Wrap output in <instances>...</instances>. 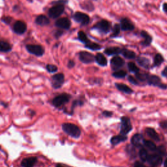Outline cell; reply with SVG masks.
<instances>
[{
    "label": "cell",
    "instance_id": "cell-19",
    "mask_svg": "<svg viewBox=\"0 0 167 167\" xmlns=\"http://www.w3.org/2000/svg\"><path fill=\"white\" fill-rule=\"evenodd\" d=\"M37 158L36 157H29L24 158L22 161V167H34L37 163Z\"/></svg>",
    "mask_w": 167,
    "mask_h": 167
},
{
    "label": "cell",
    "instance_id": "cell-40",
    "mask_svg": "<svg viewBox=\"0 0 167 167\" xmlns=\"http://www.w3.org/2000/svg\"><path fill=\"white\" fill-rule=\"evenodd\" d=\"M155 151L157 152V154L159 155H160V156H163V155H165L166 154V149L164 146H161L158 148H156V149H155Z\"/></svg>",
    "mask_w": 167,
    "mask_h": 167
},
{
    "label": "cell",
    "instance_id": "cell-33",
    "mask_svg": "<svg viewBox=\"0 0 167 167\" xmlns=\"http://www.w3.org/2000/svg\"><path fill=\"white\" fill-rule=\"evenodd\" d=\"M112 76L116 78H123L127 76V73L123 70H118L113 73Z\"/></svg>",
    "mask_w": 167,
    "mask_h": 167
},
{
    "label": "cell",
    "instance_id": "cell-44",
    "mask_svg": "<svg viewBox=\"0 0 167 167\" xmlns=\"http://www.w3.org/2000/svg\"><path fill=\"white\" fill-rule=\"evenodd\" d=\"M68 3L67 0H57V1H54L52 4L53 5H57V4H63V5H65L66 3Z\"/></svg>",
    "mask_w": 167,
    "mask_h": 167
},
{
    "label": "cell",
    "instance_id": "cell-51",
    "mask_svg": "<svg viewBox=\"0 0 167 167\" xmlns=\"http://www.w3.org/2000/svg\"><path fill=\"white\" fill-rule=\"evenodd\" d=\"M163 10L164 12L167 14V3H164L163 5Z\"/></svg>",
    "mask_w": 167,
    "mask_h": 167
},
{
    "label": "cell",
    "instance_id": "cell-49",
    "mask_svg": "<svg viewBox=\"0 0 167 167\" xmlns=\"http://www.w3.org/2000/svg\"><path fill=\"white\" fill-rule=\"evenodd\" d=\"M103 116H105L106 117H111L112 116L113 113L112 112H109V111H104L102 112Z\"/></svg>",
    "mask_w": 167,
    "mask_h": 167
},
{
    "label": "cell",
    "instance_id": "cell-14",
    "mask_svg": "<svg viewBox=\"0 0 167 167\" xmlns=\"http://www.w3.org/2000/svg\"><path fill=\"white\" fill-rule=\"evenodd\" d=\"M125 64V61L122 58V57L116 56L113 57L111 60V65L114 71H118L119 69L122 68Z\"/></svg>",
    "mask_w": 167,
    "mask_h": 167
},
{
    "label": "cell",
    "instance_id": "cell-23",
    "mask_svg": "<svg viewBox=\"0 0 167 167\" xmlns=\"http://www.w3.org/2000/svg\"><path fill=\"white\" fill-rule=\"evenodd\" d=\"M136 62L140 66L146 69H148L149 68V66H150V61H149V59L146 58L145 57L140 56L139 57H137Z\"/></svg>",
    "mask_w": 167,
    "mask_h": 167
},
{
    "label": "cell",
    "instance_id": "cell-13",
    "mask_svg": "<svg viewBox=\"0 0 167 167\" xmlns=\"http://www.w3.org/2000/svg\"><path fill=\"white\" fill-rule=\"evenodd\" d=\"M147 81L149 85L158 86L159 88L163 90L167 88V85L161 83V78L156 75H149Z\"/></svg>",
    "mask_w": 167,
    "mask_h": 167
},
{
    "label": "cell",
    "instance_id": "cell-35",
    "mask_svg": "<svg viewBox=\"0 0 167 167\" xmlns=\"http://www.w3.org/2000/svg\"><path fill=\"white\" fill-rule=\"evenodd\" d=\"M139 157L140 158V159L142 161H146L148 157V153L146 149H141L140 152H139Z\"/></svg>",
    "mask_w": 167,
    "mask_h": 167
},
{
    "label": "cell",
    "instance_id": "cell-50",
    "mask_svg": "<svg viewBox=\"0 0 167 167\" xmlns=\"http://www.w3.org/2000/svg\"><path fill=\"white\" fill-rule=\"evenodd\" d=\"M161 74H162L163 77L167 78V66H166L165 67V69L163 70L162 73H161Z\"/></svg>",
    "mask_w": 167,
    "mask_h": 167
},
{
    "label": "cell",
    "instance_id": "cell-32",
    "mask_svg": "<svg viewBox=\"0 0 167 167\" xmlns=\"http://www.w3.org/2000/svg\"><path fill=\"white\" fill-rule=\"evenodd\" d=\"M127 67H128V69L129 70L130 72L133 73L135 74H136L137 73H139V71H140L139 68L138 67L136 66V65L135 64V63H133V62H129V63H128Z\"/></svg>",
    "mask_w": 167,
    "mask_h": 167
},
{
    "label": "cell",
    "instance_id": "cell-11",
    "mask_svg": "<svg viewBox=\"0 0 167 167\" xmlns=\"http://www.w3.org/2000/svg\"><path fill=\"white\" fill-rule=\"evenodd\" d=\"M55 26L63 30H68L71 28V22L69 19L63 17L58 19L55 22Z\"/></svg>",
    "mask_w": 167,
    "mask_h": 167
},
{
    "label": "cell",
    "instance_id": "cell-38",
    "mask_svg": "<svg viewBox=\"0 0 167 167\" xmlns=\"http://www.w3.org/2000/svg\"><path fill=\"white\" fill-rule=\"evenodd\" d=\"M0 20H1V21L2 22H3L4 24H7V25H10V23L12 22V21L13 20V19L12 18V17L9 16H4L2 17Z\"/></svg>",
    "mask_w": 167,
    "mask_h": 167
},
{
    "label": "cell",
    "instance_id": "cell-39",
    "mask_svg": "<svg viewBox=\"0 0 167 167\" xmlns=\"http://www.w3.org/2000/svg\"><path fill=\"white\" fill-rule=\"evenodd\" d=\"M127 152V153L130 155H131L132 157H135V149L133 147V146L131 145H129L127 146V149H126Z\"/></svg>",
    "mask_w": 167,
    "mask_h": 167
},
{
    "label": "cell",
    "instance_id": "cell-34",
    "mask_svg": "<svg viewBox=\"0 0 167 167\" xmlns=\"http://www.w3.org/2000/svg\"><path fill=\"white\" fill-rule=\"evenodd\" d=\"M136 78L140 80V82H145L147 81L148 78L149 77V74L147 73H140L139 72L135 74Z\"/></svg>",
    "mask_w": 167,
    "mask_h": 167
},
{
    "label": "cell",
    "instance_id": "cell-47",
    "mask_svg": "<svg viewBox=\"0 0 167 167\" xmlns=\"http://www.w3.org/2000/svg\"><path fill=\"white\" fill-rule=\"evenodd\" d=\"M74 66H75V63H74V61L73 60H69L68 61V63H67V67L69 69H72L73 68Z\"/></svg>",
    "mask_w": 167,
    "mask_h": 167
},
{
    "label": "cell",
    "instance_id": "cell-8",
    "mask_svg": "<svg viewBox=\"0 0 167 167\" xmlns=\"http://www.w3.org/2000/svg\"><path fill=\"white\" fill-rule=\"evenodd\" d=\"M12 30L15 33L16 35H22L24 34L27 30V24L22 20H17L16 21L13 26Z\"/></svg>",
    "mask_w": 167,
    "mask_h": 167
},
{
    "label": "cell",
    "instance_id": "cell-25",
    "mask_svg": "<svg viewBox=\"0 0 167 167\" xmlns=\"http://www.w3.org/2000/svg\"><path fill=\"white\" fill-rule=\"evenodd\" d=\"M115 86H116V88H117L118 90H119L123 92V93H125V94H131L133 93V91L132 90V89L130 88L129 86H127L126 84L116 83V84H115Z\"/></svg>",
    "mask_w": 167,
    "mask_h": 167
},
{
    "label": "cell",
    "instance_id": "cell-21",
    "mask_svg": "<svg viewBox=\"0 0 167 167\" xmlns=\"http://www.w3.org/2000/svg\"><path fill=\"white\" fill-rule=\"evenodd\" d=\"M13 46L5 41H0V52L8 53L12 50Z\"/></svg>",
    "mask_w": 167,
    "mask_h": 167
},
{
    "label": "cell",
    "instance_id": "cell-15",
    "mask_svg": "<svg viewBox=\"0 0 167 167\" xmlns=\"http://www.w3.org/2000/svg\"><path fill=\"white\" fill-rule=\"evenodd\" d=\"M132 145L136 148H140L144 145L145 139L144 136L140 134H135L132 136L131 139Z\"/></svg>",
    "mask_w": 167,
    "mask_h": 167
},
{
    "label": "cell",
    "instance_id": "cell-54",
    "mask_svg": "<svg viewBox=\"0 0 167 167\" xmlns=\"http://www.w3.org/2000/svg\"><path fill=\"white\" fill-rule=\"evenodd\" d=\"M3 1H4V0H3Z\"/></svg>",
    "mask_w": 167,
    "mask_h": 167
},
{
    "label": "cell",
    "instance_id": "cell-4",
    "mask_svg": "<svg viewBox=\"0 0 167 167\" xmlns=\"http://www.w3.org/2000/svg\"><path fill=\"white\" fill-rule=\"evenodd\" d=\"M26 49L28 53L37 57H42L45 53V49L40 44H29L26 45Z\"/></svg>",
    "mask_w": 167,
    "mask_h": 167
},
{
    "label": "cell",
    "instance_id": "cell-24",
    "mask_svg": "<svg viewBox=\"0 0 167 167\" xmlns=\"http://www.w3.org/2000/svg\"><path fill=\"white\" fill-rule=\"evenodd\" d=\"M127 139V137L126 136V135H120L118 136H114L111 138V143L112 145L116 146L117 144H119L121 142L126 141Z\"/></svg>",
    "mask_w": 167,
    "mask_h": 167
},
{
    "label": "cell",
    "instance_id": "cell-30",
    "mask_svg": "<svg viewBox=\"0 0 167 167\" xmlns=\"http://www.w3.org/2000/svg\"><path fill=\"white\" fill-rule=\"evenodd\" d=\"M85 48L93 51H97L101 50L102 48V47L99 44L90 41V43L85 44Z\"/></svg>",
    "mask_w": 167,
    "mask_h": 167
},
{
    "label": "cell",
    "instance_id": "cell-7",
    "mask_svg": "<svg viewBox=\"0 0 167 167\" xmlns=\"http://www.w3.org/2000/svg\"><path fill=\"white\" fill-rule=\"evenodd\" d=\"M132 129L131 120L127 117H122L121 118V129L120 134L122 135H127Z\"/></svg>",
    "mask_w": 167,
    "mask_h": 167
},
{
    "label": "cell",
    "instance_id": "cell-16",
    "mask_svg": "<svg viewBox=\"0 0 167 167\" xmlns=\"http://www.w3.org/2000/svg\"><path fill=\"white\" fill-rule=\"evenodd\" d=\"M140 36L144 39L141 42V45L143 47H148L150 45L153 41V37L150 34L148 33L146 31L142 30L140 32Z\"/></svg>",
    "mask_w": 167,
    "mask_h": 167
},
{
    "label": "cell",
    "instance_id": "cell-17",
    "mask_svg": "<svg viewBox=\"0 0 167 167\" xmlns=\"http://www.w3.org/2000/svg\"><path fill=\"white\" fill-rule=\"evenodd\" d=\"M146 161L153 166H157L162 163V157L158 154L149 155H148Z\"/></svg>",
    "mask_w": 167,
    "mask_h": 167
},
{
    "label": "cell",
    "instance_id": "cell-41",
    "mask_svg": "<svg viewBox=\"0 0 167 167\" xmlns=\"http://www.w3.org/2000/svg\"><path fill=\"white\" fill-rule=\"evenodd\" d=\"M84 5L85 7H84L83 9L88 10V11H93L95 9L93 4L90 3V2H85V4Z\"/></svg>",
    "mask_w": 167,
    "mask_h": 167
},
{
    "label": "cell",
    "instance_id": "cell-10",
    "mask_svg": "<svg viewBox=\"0 0 167 167\" xmlns=\"http://www.w3.org/2000/svg\"><path fill=\"white\" fill-rule=\"evenodd\" d=\"M80 61L85 64H90L95 61V56L87 51H81L78 53Z\"/></svg>",
    "mask_w": 167,
    "mask_h": 167
},
{
    "label": "cell",
    "instance_id": "cell-20",
    "mask_svg": "<svg viewBox=\"0 0 167 167\" xmlns=\"http://www.w3.org/2000/svg\"><path fill=\"white\" fill-rule=\"evenodd\" d=\"M123 48H121L118 47H108L106 48L105 51L104 53L106 54L107 56H118L120 54H122Z\"/></svg>",
    "mask_w": 167,
    "mask_h": 167
},
{
    "label": "cell",
    "instance_id": "cell-31",
    "mask_svg": "<svg viewBox=\"0 0 167 167\" xmlns=\"http://www.w3.org/2000/svg\"><path fill=\"white\" fill-rule=\"evenodd\" d=\"M120 31H121L120 25L118 24H114V26L112 28V34L111 35V38L117 37L120 34Z\"/></svg>",
    "mask_w": 167,
    "mask_h": 167
},
{
    "label": "cell",
    "instance_id": "cell-22",
    "mask_svg": "<svg viewBox=\"0 0 167 167\" xmlns=\"http://www.w3.org/2000/svg\"><path fill=\"white\" fill-rule=\"evenodd\" d=\"M95 61L97 62L98 65L102 67H105L107 65V60L105 56L101 53H98L95 56Z\"/></svg>",
    "mask_w": 167,
    "mask_h": 167
},
{
    "label": "cell",
    "instance_id": "cell-29",
    "mask_svg": "<svg viewBox=\"0 0 167 167\" xmlns=\"http://www.w3.org/2000/svg\"><path fill=\"white\" fill-rule=\"evenodd\" d=\"M165 60L163 56L161 54H157L155 56L153 59V67H158L160 66L164 62Z\"/></svg>",
    "mask_w": 167,
    "mask_h": 167
},
{
    "label": "cell",
    "instance_id": "cell-2",
    "mask_svg": "<svg viewBox=\"0 0 167 167\" xmlns=\"http://www.w3.org/2000/svg\"><path fill=\"white\" fill-rule=\"evenodd\" d=\"M92 30H95L101 34H107L112 30L111 22L106 20H101L97 22L92 27Z\"/></svg>",
    "mask_w": 167,
    "mask_h": 167
},
{
    "label": "cell",
    "instance_id": "cell-27",
    "mask_svg": "<svg viewBox=\"0 0 167 167\" xmlns=\"http://www.w3.org/2000/svg\"><path fill=\"white\" fill-rule=\"evenodd\" d=\"M124 57H125L126 59H129V60H133L135 59L136 55L135 52L126 49V48H123L122 54Z\"/></svg>",
    "mask_w": 167,
    "mask_h": 167
},
{
    "label": "cell",
    "instance_id": "cell-36",
    "mask_svg": "<svg viewBox=\"0 0 167 167\" xmlns=\"http://www.w3.org/2000/svg\"><path fill=\"white\" fill-rule=\"evenodd\" d=\"M144 146L151 151H155V149L157 148L155 144L150 140H145Z\"/></svg>",
    "mask_w": 167,
    "mask_h": 167
},
{
    "label": "cell",
    "instance_id": "cell-12",
    "mask_svg": "<svg viewBox=\"0 0 167 167\" xmlns=\"http://www.w3.org/2000/svg\"><path fill=\"white\" fill-rule=\"evenodd\" d=\"M120 27L121 30L123 31H133L135 28V24L128 18H122L120 20Z\"/></svg>",
    "mask_w": 167,
    "mask_h": 167
},
{
    "label": "cell",
    "instance_id": "cell-1",
    "mask_svg": "<svg viewBox=\"0 0 167 167\" xmlns=\"http://www.w3.org/2000/svg\"><path fill=\"white\" fill-rule=\"evenodd\" d=\"M62 129L67 135L74 139H78L81 135V131L78 126L71 123H64L62 125Z\"/></svg>",
    "mask_w": 167,
    "mask_h": 167
},
{
    "label": "cell",
    "instance_id": "cell-42",
    "mask_svg": "<svg viewBox=\"0 0 167 167\" xmlns=\"http://www.w3.org/2000/svg\"><path fill=\"white\" fill-rule=\"evenodd\" d=\"M63 33H64V31H63V30L60 29V30H57L55 31V32L54 33V36L56 39H58L63 35Z\"/></svg>",
    "mask_w": 167,
    "mask_h": 167
},
{
    "label": "cell",
    "instance_id": "cell-53",
    "mask_svg": "<svg viewBox=\"0 0 167 167\" xmlns=\"http://www.w3.org/2000/svg\"><path fill=\"white\" fill-rule=\"evenodd\" d=\"M56 167H64V166H63L62 165H61V164H57L56 165Z\"/></svg>",
    "mask_w": 167,
    "mask_h": 167
},
{
    "label": "cell",
    "instance_id": "cell-26",
    "mask_svg": "<svg viewBox=\"0 0 167 167\" xmlns=\"http://www.w3.org/2000/svg\"><path fill=\"white\" fill-rule=\"evenodd\" d=\"M146 133L149 137H150L152 139L154 140L155 141H159V136L155 129L152 128H146Z\"/></svg>",
    "mask_w": 167,
    "mask_h": 167
},
{
    "label": "cell",
    "instance_id": "cell-3",
    "mask_svg": "<svg viewBox=\"0 0 167 167\" xmlns=\"http://www.w3.org/2000/svg\"><path fill=\"white\" fill-rule=\"evenodd\" d=\"M65 11V5L57 4L50 7L48 11V16L49 18L57 19L63 15Z\"/></svg>",
    "mask_w": 167,
    "mask_h": 167
},
{
    "label": "cell",
    "instance_id": "cell-46",
    "mask_svg": "<svg viewBox=\"0 0 167 167\" xmlns=\"http://www.w3.org/2000/svg\"><path fill=\"white\" fill-rule=\"evenodd\" d=\"M160 127L164 130H167V121H163L159 123Z\"/></svg>",
    "mask_w": 167,
    "mask_h": 167
},
{
    "label": "cell",
    "instance_id": "cell-28",
    "mask_svg": "<svg viewBox=\"0 0 167 167\" xmlns=\"http://www.w3.org/2000/svg\"><path fill=\"white\" fill-rule=\"evenodd\" d=\"M77 39L80 42L82 43L83 44H86L88 43H90L91 41L88 37L86 33H85L84 31H79L77 34Z\"/></svg>",
    "mask_w": 167,
    "mask_h": 167
},
{
    "label": "cell",
    "instance_id": "cell-43",
    "mask_svg": "<svg viewBox=\"0 0 167 167\" xmlns=\"http://www.w3.org/2000/svg\"><path fill=\"white\" fill-rule=\"evenodd\" d=\"M83 105V102L82 101H80V100H76L74 101L73 103V106H72V110H73L74 108H75L78 105Z\"/></svg>",
    "mask_w": 167,
    "mask_h": 167
},
{
    "label": "cell",
    "instance_id": "cell-37",
    "mask_svg": "<svg viewBox=\"0 0 167 167\" xmlns=\"http://www.w3.org/2000/svg\"><path fill=\"white\" fill-rule=\"evenodd\" d=\"M46 69L50 73H56L58 70V68L55 65L52 64H47L46 65Z\"/></svg>",
    "mask_w": 167,
    "mask_h": 167
},
{
    "label": "cell",
    "instance_id": "cell-6",
    "mask_svg": "<svg viewBox=\"0 0 167 167\" xmlns=\"http://www.w3.org/2000/svg\"><path fill=\"white\" fill-rule=\"evenodd\" d=\"M73 19L74 21L78 23L82 26L88 25L90 22V18L87 14L82 12H79V11L76 12L73 15Z\"/></svg>",
    "mask_w": 167,
    "mask_h": 167
},
{
    "label": "cell",
    "instance_id": "cell-48",
    "mask_svg": "<svg viewBox=\"0 0 167 167\" xmlns=\"http://www.w3.org/2000/svg\"><path fill=\"white\" fill-rule=\"evenodd\" d=\"M133 167H146V166L143 163L139 162V161H136V162L135 163Z\"/></svg>",
    "mask_w": 167,
    "mask_h": 167
},
{
    "label": "cell",
    "instance_id": "cell-18",
    "mask_svg": "<svg viewBox=\"0 0 167 167\" xmlns=\"http://www.w3.org/2000/svg\"><path fill=\"white\" fill-rule=\"evenodd\" d=\"M35 23L41 27L47 26L50 24V20L48 16L44 15H40L37 16L35 19Z\"/></svg>",
    "mask_w": 167,
    "mask_h": 167
},
{
    "label": "cell",
    "instance_id": "cell-9",
    "mask_svg": "<svg viewBox=\"0 0 167 167\" xmlns=\"http://www.w3.org/2000/svg\"><path fill=\"white\" fill-rule=\"evenodd\" d=\"M65 82V76L63 73H57L51 78V84L54 89H59Z\"/></svg>",
    "mask_w": 167,
    "mask_h": 167
},
{
    "label": "cell",
    "instance_id": "cell-45",
    "mask_svg": "<svg viewBox=\"0 0 167 167\" xmlns=\"http://www.w3.org/2000/svg\"><path fill=\"white\" fill-rule=\"evenodd\" d=\"M128 80H129L130 83L134 84V85H138V84H139V83H138V82L135 80V78L133 77H132V76L128 77Z\"/></svg>",
    "mask_w": 167,
    "mask_h": 167
},
{
    "label": "cell",
    "instance_id": "cell-5",
    "mask_svg": "<svg viewBox=\"0 0 167 167\" xmlns=\"http://www.w3.org/2000/svg\"><path fill=\"white\" fill-rule=\"evenodd\" d=\"M71 96L67 94H62L55 97L52 101V104L56 108L64 106L70 101Z\"/></svg>",
    "mask_w": 167,
    "mask_h": 167
},
{
    "label": "cell",
    "instance_id": "cell-52",
    "mask_svg": "<svg viewBox=\"0 0 167 167\" xmlns=\"http://www.w3.org/2000/svg\"><path fill=\"white\" fill-rule=\"evenodd\" d=\"M164 167H167V158L164 162Z\"/></svg>",
    "mask_w": 167,
    "mask_h": 167
}]
</instances>
